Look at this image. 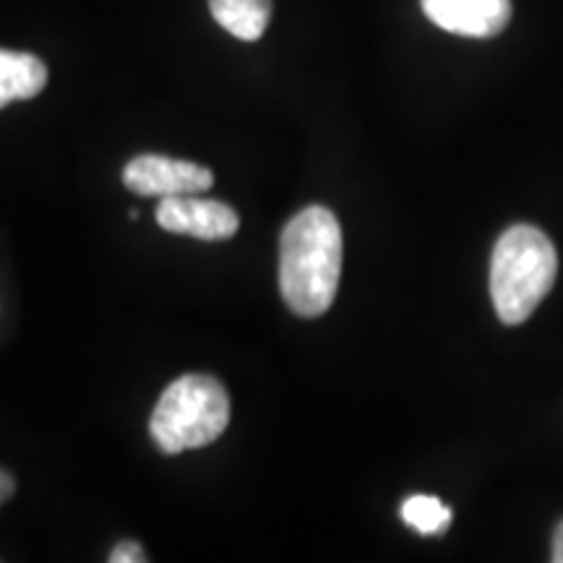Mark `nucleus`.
<instances>
[{"label": "nucleus", "instance_id": "obj_1", "mask_svg": "<svg viewBox=\"0 0 563 563\" xmlns=\"http://www.w3.org/2000/svg\"><path fill=\"white\" fill-rule=\"evenodd\" d=\"M342 274V228L334 211L306 207L279 238V292L300 319H319L332 308Z\"/></svg>", "mask_w": 563, "mask_h": 563}, {"label": "nucleus", "instance_id": "obj_11", "mask_svg": "<svg viewBox=\"0 0 563 563\" xmlns=\"http://www.w3.org/2000/svg\"><path fill=\"white\" fill-rule=\"evenodd\" d=\"M13 493H16V481L5 470H0V506L9 501Z\"/></svg>", "mask_w": 563, "mask_h": 563}, {"label": "nucleus", "instance_id": "obj_2", "mask_svg": "<svg viewBox=\"0 0 563 563\" xmlns=\"http://www.w3.org/2000/svg\"><path fill=\"white\" fill-rule=\"evenodd\" d=\"M559 253L551 238L532 224H514L498 238L490 256V298L506 327L525 323L551 292Z\"/></svg>", "mask_w": 563, "mask_h": 563}, {"label": "nucleus", "instance_id": "obj_6", "mask_svg": "<svg viewBox=\"0 0 563 563\" xmlns=\"http://www.w3.org/2000/svg\"><path fill=\"white\" fill-rule=\"evenodd\" d=\"M422 13L443 32L488 40L511 21V0H420Z\"/></svg>", "mask_w": 563, "mask_h": 563}, {"label": "nucleus", "instance_id": "obj_8", "mask_svg": "<svg viewBox=\"0 0 563 563\" xmlns=\"http://www.w3.org/2000/svg\"><path fill=\"white\" fill-rule=\"evenodd\" d=\"M209 11L232 37L256 42L269 26L272 0H209Z\"/></svg>", "mask_w": 563, "mask_h": 563}, {"label": "nucleus", "instance_id": "obj_12", "mask_svg": "<svg viewBox=\"0 0 563 563\" xmlns=\"http://www.w3.org/2000/svg\"><path fill=\"white\" fill-rule=\"evenodd\" d=\"M553 563H563V522H559L553 532Z\"/></svg>", "mask_w": 563, "mask_h": 563}, {"label": "nucleus", "instance_id": "obj_9", "mask_svg": "<svg viewBox=\"0 0 563 563\" xmlns=\"http://www.w3.org/2000/svg\"><path fill=\"white\" fill-rule=\"evenodd\" d=\"M402 522L418 534H443L452 525V509L435 496H410L402 504Z\"/></svg>", "mask_w": 563, "mask_h": 563}, {"label": "nucleus", "instance_id": "obj_10", "mask_svg": "<svg viewBox=\"0 0 563 563\" xmlns=\"http://www.w3.org/2000/svg\"><path fill=\"white\" fill-rule=\"evenodd\" d=\"M144 561H146L144 548H141L139 543H131V540L118 543L110 553V563H144Z\"/></svg>", "mask_w": 563, "mask_h": 563}, {"label": "nucleus", "instance_id": "obj_4", "mask_svg": "<svg viewBox=\"0 0 563 563\" xmlns=\"http://www.w3.org/2000/svg\"><path fill=\"white\" fill-rule=\"evenodd\" d=\"M123 183L136 196H183L209 191L214 175L196 162L173 159L165 154H139L123 167Z\"/></svg>", "mask_w": 563, "mask_h": 563}, {"label": "nucleus", "instance_id": "obj_7", "mask_svg": "<svg viewBox=\"0 0 563 563\" xmlns=\"http://www.w3.org/2000/svg\"><path fill=\"white\" fill-rule=\"evenodd\" d=\"M47 84V66L37 55L0 47V110L11 102L32 100Z\"/></svg>", "mask_w": 563, "mask_h": 563}, {"label": "nucleus", "instance_id": "obj_3", "mask_svg": "<svg viewBox=\"0 0 563 563\" xmlns=\"http://www.w3.org/2000/svg\"><path fill=\"white\" fill-rule=\"evenodd\" d=\"M230 397L207 373H188L167 386L150 420V433L162 454L203 449L228 431Z\"/></svg>", "mask_w": 563, "mask_h": 563}, {"label": "nucleus", "instance_id": "obj_5", "mask_svg": "<svg viewBox=\"0 0 563 563\" xmlns=\"http://www.w3.org/2000/svg\"><path fill=\"white\" fill-rule=\"evenodd\" d=\"M157 224L175 235H191L199 241H228L241 228L235 209L199 194L167 196L157 203Z\"/></svg>", "mask_w": 563, "mask_h": 563}]
</instances>
